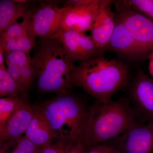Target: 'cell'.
I'll return each mask as SVG.
<instances>
[{"instance_id":"cell-8","label":"cell","mask_w":153,"mask_h":153,"mask_svg":"<svg viewBox=\"0 0 153 153\" xmlns=\"http://www.w3.org/2000/svg\"><path fill=\"white\" fill-rule=\"evenodd\" d=\"M106 51L114 53L125 63H141L149 59L150 55L132 37L116 15L115 27Z\"/></svg>"},{"instance_id":"cell-20","label":"cell","mask_w":153,"mask_h":153,"mask_svg":"<svg viewBox=\"0 0 153 153\" xmlns=\"http://www.w3.org/2000/svg\"><path fill=\"white\" fill-rule=\"evenodd\" d=\"M21 95L1 97L0 99V130L13 111Z\"/></svg>"},{"instance_id":"cell-16","label":"cell","mask_w":153,"mask_h":153,"mask_svg":"<svg viewBox=\"0 0 153 153\" xmlns=\"http://www.w3.org/2000/svg\"><path fill=\"white\" fill-rule=\"evenodd\" d=\"M4 57L5 62H12L19 67L25 88L27 91L36 77L30 52L4 51Z\"/></svg>"},{"instance_id":"cell-25","label":"cell","mask_w":153,"mask_h":153,"mask_svg":"<svg viewBox=\"0 0 153 153\" xmlns=\"http://www.w3.org/2000/svg\"><path fill=\"white\" fill-rule=\"evenodd\" d=\"M89 149L82 142L69 143L63 153H87Z\"/></svg>"},{"instance_id":"cell-11","label":"cell","mask_w":153,"mask_h":153,"mask_svg":"<svg viewBox=\"0 0 153 153\" xmlns=\"http://www.w3.org/2000/svg\"><path fill=\"white\" fill-rule=\"evenodd\" d=\"M65 7L42 2L33 10L28 32L36 38H49L59 30Z\"/></svg>"},{"instance_id":"cell-19","label":"cell","mask_w":153,"mask_h":153,"mask_svg":"<svg viewBox=\"0 0 153 153\" xmlns=\"http://www.w3.org/2000/svg\"><path fill=\"white\" fill-rule=\"evenodd\" d=\"M33 12V10L30 9L23 17L22 22L15 23L0 33V39L16 38L28 34L30 19Z\"/></svg>"},{"instance_id":"cell-10","label":"cell","mask_w":153,"mask_h":153,"mask_svg":"<svg viewBox=\"0 0 153 153\" xmlns=\"http://www.w3.org/2000/svg\"><path fill=\"white\" fill-rule=\"evenodd\" d=\"M49 38L60 42L74 61L79 63L106 52L85 33L60 29Z\"/></svg>"},{"instance_id":"cell-26","label":"cell","mask_w":153,"mask_h":153,"mask_svg":"<svg viewBox=\"0 0 153 153\" xmlns=\"http://www.w3.org/2000/svg\"><path fill=\"white\" fill-rule=\"evenodd\" d=\"M87 153H120L112 146L107 144H101L91 148Z\"/></svg>"},{"instance_id":"cell-1","label":"cell","mask_w":153,"mask_h":153,"mask_svg":"<svg viewBox=\"0 0 153 153\" xmlns=\"http://www.w3.org/2000/svg\"><path fill=\"white\" fill-rule=\"evenodd\" d=\"M130 79L128 64L104 54L76 66L73 74V85L82 88L95 99L106 102L113 96L124 89Z\"/></svg>"},{"instance_id":"cell-5","label":"cell","mask_w":153,"mask_h":153,"mask_svg":"<svg viewBox=\"0 0 153 153\" xmlns=\"http://www.w3.org/2000/svg\"><path fill=\"white\" fill-rule=\"evenodd\" d=\"M124 89L137 121L153 123V78L139 68Z\"/></svg>"},{"instance_id":"cell-14","label":"cell","mask_w":153,"mask_h":153,"mask_svg":"<svg viewBox=\"0 0 153 153\" xmlns=\"http://www.w3.org/2000/svg\"><path fill=\"white\" fill-rule=\"evenodd\" d=\"M34 114L25 135L33 143L41 149L52 144L57 135L45 117L36 107L33 106Z\"/></svg>"},{"instance_id":"cell-24","label":"cell","mask_w":153,"mask_h":153,"mask_svg":"<svg viewBox=\"0 0 153 153\" xmlns=\"http://www.w3.org/2000/svg\"><path fill=\"white\" fill-rule=\"evenodd\" d=\"M68 143L64 141L58 140L57 142L41 149L40 153H63Z\"/></svg>"},{"instance_id":"cell-13","label":"cell","mask_w":153,"mask_h":153,"mask_svg":"<svg viewBox=\"0 0 153 153\" xmlns=\"http://www.w3.org/2000/svg\"><path fill=\"white\" fill-rule=\"evenodd\" d=\"M112 2L111 0H101L90 31V36L97 47L106 51L115 27V13L110 7Z\"/></svg>"},{"instance_id":"cell-15","label":"cell","mask_w":153,"mask_h":153,"mask_svg":"<svg viewBox=\"0 0 153 153\" xmlns=\"http://www.w3.org/2000/svg\"><path fill=\"white\" fill-rule=\"evenodd\" d=\"M25 0H1L0 1V32L7 29L16 23L20 18H23L29 9Z\"/></svg>"},{"instance_id":"cell-22","label":"cell","mask_w":153,"mask_h":153,"mask_svg":"<svg viewBox=\"0 0 153 153\" xmlns=\"http://www.w3.org/2000/svg\"><path fill=\"white\" fill-rule=\"evenodd\" d=\"M16 142V149L11 153H40L41 149L25 135L21 137Z\"/></svg>"},{"instance_id":"cell-12","label":"cell","mask_w":153,"mask_h":153,"mask_svg":"<svg viewBox=\"0 0 153 153\" xmlns=\"http://www.w3.org/2000/svg\"><path fill=\"white\" fill-rule=\"evenodd\" d=\"M27 98V94L20 96L13 111L0 130L1 146L17 141L30 125L34 111Z\"/></svg>"},{"instance_id":"cell-21","label":"cell","mask_w":153,"mask_h":153,"mask_svg":"<svg viewBox=\"0 0 153 153\" xmlns=\"http://www.w3.org/2000/svg\"><path fill=\"white\" fill-rule=\"evenodd\" d=\"M125 4L153 20V0H123Z\"/></svg>"},{"instance_id":"cell-7","label":"cell","mask_w":153,"mask_h":153,"mask_svg":"<svg viewBox=\"0 0 153 153\" xmlns=\"http://www.w3.org/2000/svg\"><path fill=\"white\" fill-rule=\"evenodd\" d=\"M100 2L101 0L67 1L64 4L65 10L59 30L83 33L90 32Z\"/></svg>"},{"instance_id":"cell-6","label":"cell","mask_w":153,"mask_h":153,"mask_svg":"<svg viewBox=\"0 0 153 153\" xmlns=\"http://www.w3.org/2000/svg\"><path fill=\"white\" fill-rule=\"evenodd\" d=\"M116 15L133 38L150 55L153 52V20L122 1H113Z\"/></svg>"},{"instance_id":"cell-9","label":"cell","mask_w":153,"mask_h":153,"mask_svg":"<svg viewBox=\"0 0 153 153\" xmlns=\"http://www.w3.org/2000/svg\"><path fill=\"white\" fill-rule=\"evenodd\" d=\"M105 143L120 153H153V123L137 122L126 132Z\"/></svg>"},{"instance_id":"cell-17","label":"cell","mask_w":153,"mask_h":153,"mask_svg":"<svg viewBox=\"0 0 153 153\" xmlns=\"http://www.w3.org/2000/svg\"><path fill=\"white\" fill-rule=\"evenodd\" d=\"M37 38L29 33L20 37L0 39V46L6 51H20L30 53L36 44Z\"/></svg>"},{"instance_id":"cell-28","label":"cell","mask_w":153,"mask_h":153,"mask_svg":"<svg viewBox=\"0 0 153 153\" xmlns=\"http://www.w3.org/2000/svg\"><path fill=\"white\" fill-rule=\"evenodd\" d=\"M4 50L2 47L0 46V66L5 65V59L4 57Z\"/></svg>"},{"instance_id":"cell-3","label":"cell","mask_w":153,"mask_h":153,"mask_svg":"<svg viewBox=\"0 0 153 153\" xmlns=\"http://www.w3.org/2000/svg\"><path fill=\"white\" fill-rule=\"evenodd\" d=\"M137 123L126 96L117 100L96 102L90 108L82 139L86 147L104 144Z\"/></svg>"},{"instance_id":"cell-2","label":"cell","mask_w":153,"mask_h":153,"mask_svg":"<svg viewBox=\"0 0 153 153\" xmlns=\"http://www.w3.org/2000/svg\"><path fill=\"white\" fill-rule=\"evenodd\" d=\"M32 50V64L40 91L60 94L73 86L75 62L60 42L39 37Z\"/></svg>"},{"instance_id":"cell-23","label":"cell","mask_w":153,"mask_h":153,"mask_svg":"<svg viewBox=\"0 0 153 153\" xmlns=\"http://www.w3.org/2000/svg\"><path fill=\"white\" fill-rule=\"evenodd\" d=\"M5 63L9 74L13 77L15 82H16L22 93L26 94L27 91L23 82L19 67L15 63L12 62H6Z\"/></svg>"},{"instance_id":"cell-18","label":"cell","mask_w":153,"mask_h":153,"mask_svg":"<svg viewBox=\"0 0 153 153\" xmlns=\"http://www.w3.org/2000/svg\"><path fill=\"white\" fill-rule=\"evenodd\" d=\"M11 76L5 65L0 66V96L17 97L25 95Z\"/></svg>"},{"instance_id":"cell-4","label":"cell","mask_w":153,"mask_h":153,"mask_svg":"<svg viewBox=\"0 0 153 153\" xmlns=\"http://www.w3.org/2000/svg\"><path fill=\"white\" fill-rule=\"evenodd\" d=\"M35 106L48 121L57 139L82 142L90 108L79 98L66 91Z\"/></svg>"},{"instance_id":"cell-27","label":"cell","mask_w":153,"mask_h":153,"mask_svg":"<svg viewBox=\"0 0 153 153\" xmlns=\"http://www.w3.org/2000/svg\"><path fill=\"white\" fill-rule=\"evenodd\" d=\"M148 60H149V70L153 78V52L150 55Z\"/></svg>"}]
</instances>
